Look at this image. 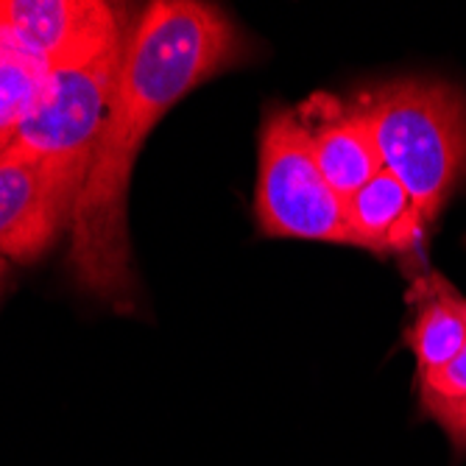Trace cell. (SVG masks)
I'll return each instance as SVG.
<instances>
[{
	"mask_svg": "<svg viewBox=\"0 0 466 466\" xmlns=\"http://www.w3.org/2000/svg\"><path fill=\"white\" fill-rule=\"evenodd\" d=\"M232 20L196 0H157L132 25L109 117L70 218V268L117 313L135 310L126 196L143 140L190 90L240 62Z\"/></svg>",
	"mask_w": 466,
	"mask_h": 466,
	"instance_id": "1",
	"label": "cell"
},
{
	"mask_svg": "<svg viewBox=\"0 0 466 466\" xmlns=\"http://www.w3.org/2000/svg\"><path fill=\"white\" fill-rule=\"evenodd\" d=\"M383 171L410 193L431 224L466 171V93L444 81L400 78L358 101Z\"/></svg>",
	"mask_w": 466,
	"mask_h": 466,
	"instance_id": "2",
	"label": "cell"
},
{
	"mask_svg": "<svg viewBox=\"0 0 466 466\" xmlns=\"http://www.w3.org/2000/svg\"><path fill=\"white\" fill-rule=\"evenodd\" d=\"M129 34V15L123 9L101 34L54 62L46 93L6 151L46 162L84 185L109 117Z\"/></svg>",
	"mask_w": 466,
	"mask_h": 466,
	"instance_id": "3",
	"label": "cell"
},
{
	"mask_svg": "<svg viewBox=\"0 0 466 466\" xmlns=\"http://www.w3.org/2000/svg\"><path fill=\"white\" fill-rule=\"evenodd\" d=\"M254 216L271 238L355 246L347 201L327 185L310 148L308 123L290 109H277L263 123Z\"/></svg>",
	"mask_w": 466,
	"mask_h": 466,
	"instance_id": "4",
	"label": "cell"
},
{
	"mask_svg": "<svg viewBox=\"0 0 466 466\" xmlns=\"http://www.w3.org/2000/svg\"><path fill=\"white\" fill-rule=\"evenodd\" d=\"M81 185L56 167L4 151L0 154V254L31 263L46 254L73 218Z\"/></svg>",
	"mask_w": 466,
	"mask_h": 466,
	"instance_id": "5",
	"label": "cell"
},
{
	"mask_svg": "<svg viewBox=\"0 0 466 466\" xmlns=\"http://www.w3.org/2000/svg\"><path fill=\"white\" fill-rule=\"evenodd\" d=\"M123 15L101 0H0L4 17L51 65L81 48Z\"/></svg>",
	"mask_w": 466,
	"mask_h": 466,
	"instance_id": "6",
	"label": "cell"
},
{
	"mask_svg": "<svg viewBox=\"0 0 466 466\" xmlns=\"http://www.w3.org/2000/svg\"><path fill=\"white\" fill-rule=\"evenodd\" d=\"M347 224L358 248L374 254H408L425 238L410 193L397 177L380 171L347 198Z\"/></svg>",
	"mask_w": 466,
	"mask_h": 466,
	"instance_id": "7",
	"label": "cell"
},
{
	"mask_svg": "<svg viewBox=\"0 0 466 466\" xmlns=\"http://www.w3.org/2000/svg\"><path fill=\"white\" fill-rule=\"evenodd\" d=\"M305 123L319 171L344 201L383 171V159L377 154L371 129L358 106L350 115L321 117L316 126L310 120Z\"/></svg>",
	"mask_w": 466,
	"mask_h": 466,
	"instance_id": "8",
	"label": "cell"
},
{
	"mask_svg": "<svg viewBox=\"0 0 466 466\" xmlns=\"http://www.w3.org/2000/svg\"><path fill=\"white\" fill-rule=\"evenodd\" d=\"M410 299L416 316L408 329V347L419 374H425L450 363L466 344V299L439 277L416 279Z\"/></svg>",
	"mask_w": 466,
	"mask_h": 466,
	"instance_id": "9",
	"label": "cell"
},
{
	"mask_svg": "<svg viewBox=\"0 0 466 466\" xmlns=\"http://www.w3.org/2000/svg\"><path fill=\"white\" fill-rule=\"evenodd\" d=\"M51 62L0 17V154L39 104Z\"/></svg>",
	"mask_w": 466,
	"mask_h": 466,
	"instance_id": "10",
	"label": "cell"
},
{
	"mask_svg": "<svg viewBox=\"0 0 466 466\" xmlns=\"http://www.w3.org/2000/svg\"><path fill=\"white\" fill-rule=\"evenodd\" d=\"M419 397L431 416L466 402V344L450 363L419 374Z\"/></svg>",
	"mask_w": 466,
	"mask_h": 466,
	"instance_id": "11",
	"label": "cell"
},
{
	"mask_svg": "<svg viewBox=\"0 0 466 466\" xmlns=\"http://www.w3.org/2000/svg\"><path fill=\"white\" fill-rule=\"evenodd\" d=\"M433 419L444 428V433L450 436V441L455 444V450L466 455V402L458 405V408L441 410V413H436Z\"/></svg>",
	"mask_w": 466,
	"mask_h": 466,
	"instance_id": "12",
	"label": "cell"
},
{
	"mask_svg": "<svg viewBox=\"0 0 466 466\" xmlns=\"http://www.w3.org/2000/svg\"><path fill=\"white\" fill-rule=\"evenodd\" d=\"M4 277H6V260H4V254H0V285H4Z\"/></svg>",
	"mask_w": 466,
	"mask_h": 466,
	"instance_id": "13",
	"label": "cell"
}]
</instances>
